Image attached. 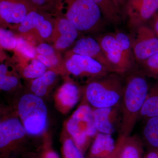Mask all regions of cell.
I'll list each match as a JSON object with an SVG mask.
<instances>
[{
  "instance_id": "603a6c76",
  "label": "cell",
  "mask_w": 158,
  "mask_h": 158,
  "mask_svg": "<svg viewBox=\"0 0 158 158\" xmlns=\"http://www.w3.org/2000/svg\"><path fill=\"white\" fill-rule=\"evenodd\" d=\"M143 133L148 143L154 148H158V116L146 120Z\"/></svg>"
},
{
  "instance_id": "2e32d148",
  "label": "cell",
  "mask_w": 158,
  "mask_h": 158,
  "mask_svg": "<svg viewBox=\"0 0 158 158\" xmlns=\"http://www.w3.org/2000/svg\"><path fill=\"white\" fill-rule=\"evenodd\" d=\"M116 146L112 135L100 133L91 146L90 155L96 158H113Z\"/></svg>"
},
{
  "instance_id": "9c48e42d",
  "label": "cell",
  "mask_w": 158,
  "mask_h": 158,
  "mask_svg": "<svg viewBox=\"0 0 158 158\" xmlns=\"http://www.w3.org/2000/svg\"><path fill=\"white\" fill-rule=\"evenodd\" d=\"M35 9L29 0H1V25L14 29L22 22L30 11Z\"/></svg>"
},
{
  "instance_id": "5b68a950",
  "label": "cell",
  "mask_w": 158,
  "mask_h": 158,
  "mask_svg": "<svg viewBox=\"0 0 158 158\" xmlns=\"http://www.w3.org/2000/svg\"><path fill=\"white\" fill-rule=\"evenodd\" d=\"M18 110L26 132L32 135H38L45 130L48 111L41 98L33 93L21 97Z\"/></svg>"
},
{
  "instance_id": "e0dca14e",
  "label": "cell",
  "mask_w": 158,
  "mask_h": 158,
  "mask_svg": "<svg viewBox=\"0 0 158 158\" xmlns=\"http://www.w3.org/2000/svg\"><path fill=\"white\" fill-rule=\"evenodd\" d=\"M141 142L136 136H119L116 144V158H141Z\"/></svg>"
},
{
  "instance_id": "ffe728a7",
  "label": "cell",
  "mask_w": 158,
  "mask_h": 158,
  "mask_svg": "<svg viewBox=\"0 0 158 158\" xmlns=\"http://www.w3.org/2000/svg\"><path fill=\"white\" fill-rule=\"evenodd\" d=\"M56 74L52 70H47L41 76L34 79L31 83V90L33 94L41 97L45 95L49 88L56 79Z\"/></svg>"
},
{
  "instance_id": "8992f818",
  "label": "cell",
  "mask_w": 158,
  "mask_h": 158,
  "mask_svg": "<svg viewBox=\"0 0 158 158\" xmlns=\"http://www.w3.org/2000/svg\"><path fill=\"white\" fill-rule=\"evenodd\" d=\"M67 129L77 147L81 151L84 149L88 139L97 131L93 110L88 105H81L75 111L67 123Z\"/></svg>"
},
{
  "instance_id": "277c9868",
  "label": "cell",
  "mask_w": 158,
  "mask_h": 158,
  "mask_svg": "<svg viewBox=\"0 0 158 158\" xmlns=\"http://www.w3.org/2000/svg\"><path fill=\"white\" fill-rule=\"evenodd\" d=\"M63 4L64 16L79 32H90L98 27L102 14L91 0H63Z\"/></svg>"
},
{
  "instance_id": "d6986e66",
  "label": "cell",
  "mask_w": 158,
  "mask_h": 158,
  "mask_svg": "<svg viewBox=\"0 0 158 158\" xmlns=\"http://www.w3.org/2000/svg\"><path fill=\"white\" fill-rule=\"evenodd\" d=\"M156 116H158V80L149 89L139 119L141 118L147 120Z\"/></svg>"
},
{
  "instance_id": "4316f807",
  "label": "cell",
  "mask_w": 158,
  "mask_h": 158,
  "mask_svg": "<svg viewBox=\"0 0 158 158\" xmlns=\"http://www.w3.org/2000/svg\"><path fill=\"white\" fill-rule=\"evenodd\" d=\"M144 73L158 80V52L142 62Z\"/></svg>"
},
{
  "instance_id": "52a82bcc",
  "label": "cell",
  "mask_w": 158,
  "mask_h": 158,
  "mask_svg": "<svg viewBox=\"0 0 158 158\" xmlns=\"http://www.w3.org/2000/svg\"><path fill=\"white\" fill-rule=\"evenodd\" d=\"M52 15L34 9L29 12L22 22L14 30L21 37L31 36L37 40L51 41L55 23V18Z\"/></svg>"
},
{
  "instance_id": "83f0119b",
  "label": "cell",
  "mask_w": 158,
  "mask_h": 158,
  "mask_svg": "<svg viewBox=\"0 0 158 158\" xmlns=\"http://www.w3.org/2000/svg\"><path fill=\"white\" fill-rule=\"evenodd\" d=\"M65 158H84L81 151L71 139H66L63 146Z\"/></svg>"
},
{
  "instance_id": "30bf717a",
  "label": "cell",
  "mask_w": 158,
  "mask_h": 158,
  "mask_svg": "<svg viewBox=\"0 0 158 158\" xmlns=\"http://www.w3.org/2000/svg\"><path fill=\"white\" fill-rule=\"evenodd\" d=\"M158 10V0H126L125 14L131 28H137L153 17Z\"/></svg>"
},
{
  "instance_id": "836d02e7",
  "label": "cell",
  "mask_w": 158,
  "mask_h": 158,
  "mask_svg": "<svg viewBox=\"0 0 158 158\" xmlns=\"http://www.w3.org/2000/svg\"><path fill=\"white\" fill-rule=\"evenodd\" d=\"M45 158H59V157L56 153L49 152L46 154Z\"/></svg>"
},
{
  "instance_id": "7402d4cb",
  "label": "cell",
  "mask_w": 158,
  "mask_h": 158,
  "mask_svg": "<svg viewBox=\"0 0 158 158\" xmlns=\"http://www.w3.org/2000/svg\"><path fill=\"white\" fill-rule=\"evenodd\" d=\"M39 11L56 16L61 14L64 4L63 0H29Z\"/></svg>"
},
{
  "instance_id": "cb8c5ba5",
  "label": "cell",
  "mask_w": 158,
  "mask_h": 158,
  "mask_svg": "<svg viewBox=\"0 0 158 158\" xmlns=\"http://www.w3.org/2000/svg\"><path fill=\"white\" fill-rule=\"evenodd\" d=\"M47 68L43 63L35 58L23 69V75L26 78L34 80L45 73Z\"/></svg>"
},
{
  "instance_id": "484cf974",
  "label": "cell",
  "mask_w": 158,
  "mask_h": 158,
  "mask_svg": "<svg viewBox=\"0 0 158 158\" xmlns=\"http://www.w3.org/2000/svg\"><path fill=\"white\" fill-rule=\"evenodd\" d=\"M18 35L11 30L1 27L0 28V44L5 49L15 50L17 44Z\"/></svg>"
},
{
  "instance_id": "8fae6325",
  "label": "cell",
  "mask_w": 158,
  "mask_h": 158,
  "mask_svg": "<svg viewBox=\"0 0 158 158\" xmlns=\"http://www.w3.org/2000/svg\"><path fill=\"white\" fill-rule=\"evenodd\" d=\"M137 31L132 49L135 59L142 62L158 52V37L148 26H141Z\"/></svg>"
},
{
  "instance_id": "3957f363",
  "label": "cell",
  "mask_w": 158,
  "mask_h": 158,
  "mask_svg": "<svg viewBox=\"0 0 158 158\" xmlns=\"http://www.w3.org/2000/svg\"><path fill=\"white\" fill-rule=\"evenodd\" d=\"M96 40L118 73L122 74L129 70L132 65V49L127 35L116 32L102 35Z\"/></svg>"
},
{
  "instance_id": "ba28073f",
  "label": "cell",
  "mask_w": 158,
  "mask_h": 158,
  "mask_svg": "<svg viewBox=\"0 0 158 158\" xmlns=\"http://www.w3.org/2000/svg\"><path fill=\"white\" fill-rule=\"evenodd\" d=\"M65 67L69 73L75 77L95 79L110 73L100 63L92 58L75 54H68Z\"/></svg>"
},
{
  "instance_id": "44dd1931",
  "label": "cell",
  "mask_w": 158,
  "mask_h": 158,
  "mask_svg": "<svg viewBox=\"0 0 158 158\" xmlns=\"http://www.w3.org/2000/svg\"><path fill=\"white\" fill-rule=\"evenodd\" d=\"M99 7L102 14L110 22L116 24L120 22V11L115 6L113 0H91Z\"/></svg>"
},
{
  "instance_id": "1f68e13d",
  "label": "cell",
  "mask_w": 158,
  "mask_h": 158,
  "mask_svg": "<svg viewBox=\"0 0 158 158\" xmlns=\"http://www.w3.org/2000/svg\"><path fill=\"white\" fill-rule=\"evenodd\" d=\"M152 29L158 37V12H157L152 17Z\"/></svg>"
},
{
  "instance_id": "9a60e30c",
  "label": "cell",
  "mask_w": 158,
  "mask_h": 158,
  "mask_svg": "<svg viewBox=\"0 0 158 158\" xmlns=\"http://www.w3.org/2000/svg\"><path fill=\"white\" fill-rule=\"evenodd\" d=\"M26 131L23 123L15 118H10L0 124V148L4 149L13 141L22 138Z\"/></svg>"
},
{
  "instance_id": "5bb4252c",
  "label": "cell",
  "mask_w": 158,
  "mask_h": 158,
  "mask_svg": "<svg viewBox=\"0 0 158 158\" xmlns=\"http://www.w3.org/2000/svg\"><path fill=\"white\" fill-rule=\"evenodd\" d=\"M94 123L98 131L112 135L121 123L120 105L116 106L98 108L93 110Z\"/></svg>"
},
{
  "instance_id": "ac0fdd59",
  "label": "cell",
  "mask_w": 158,
  "mask_h": 158,
  "mask_svg": "<svg viewBox=\"0 0 158 158\" xmlns=\"http://www.w3.org/2000/svg\"><path fill=\"white\" fill-rule=\"evenodd\" d=\"M79 96L78 87L71 82H67L62 85L57 94L58 102L65 109L73 107L78 101Z\"/></svg>"
},
{
  "instance_id": "4dcf8cb0",
  "label": "cell",
  "mask_w": 158,
  "mask_h": 158,
  "mask_svg": "<svg viewBox=\"0 0 158 158\" xmlns=\"http://www.w3.org/2000/svg\"><path fill=\"white\" fill-rule=\"evenodd\" d=\"M36 58L39 60L40 62L43 63L46 66L47 68L52 69V65L50 61L47 57L45 56H42V55L37 54Z\"/></svg>"
},
{
  "instance_id": "f1b7e54d",
  "label": "cell",
  "mask_w": 158,
  "mask_h": 158,
  "mask_svg": "<svg viewBox=\"0 0 158 158\" xmlns=\"http://www.w3.org/2000/svg\"><path fill=\"white\" fill-rule=\"evenodd\" d=\"M19 84V80L15 76L9 75V70L5 75L0 76V88L8 91L15 88Z\"/></svg>"
},
{
  "instance_id": "e575fe53",
  "label": "cell",
  "mask_w": 158,
  "mask_h": 158,
  "mask_svg": "<svg viewBox=\"0 0 158 158\" xmlns=\"http://www.w3.org/2000/svg\"><path fill=\"white\" fill-rule=\"evenodd\" d=\"M147 158H158L157 154L154 152H150L148 155Z\"/></svg>"
},
{
  "instance_id": "7c38bea8",
  "label": "cell",
  "mask_w": 158,
  "mask_h": 158,
  "mask_svg": "<svg viewBox=\"0 0 158 158\" xmlns=\"http://www.w3.org/2000/svg\"><path fill=\"white\" fill-rule=\"evenodd\" d=\"M55 17L51 41L56 50H65L75 43L79 32L64 15L60 14Z\"/></svg>"
},
{
  "instance_id": "7a4b0ae2",
  "label": "cell",
  "mask_w": 158,
  "mask_h": 158,
  "mask_svg": "<svg viewBox=\"0 0 158 158\" xmlns=\"http://www.w3.org/2000/svg\"><path fill=\"white\" fill-rule=\"evenodd\" d=\"M121 74L110 73L90 81L85 90L88 102L95 109L119 106L125 83Z\"/></svg>"
},
{
  "instance_id": "d6a6232c",
  "label": "cell",
  "mask_w": 158,
  "mask_h": 158,
  "mask_svg": "<svg viewBox=\"0 0 158 158\" xmlns=\"http://www.w3.org/2000/svg\"><path fill=\"white\" fill-rule=\"evenodd\" d=\"M126 0H113L115 6L119 10L120 6L124 5Z\"/></svg>"
},
{
  "instance_id": "6da1fadb",
  "label": "cell",
  "mask_w": 158,
  "mask_h": 158,
  "mask_svg": "<svg viewBox=\"0 0 158 158\" xmlns=\"http://www.w3.org/2000/svg\"><path fill=\"white\" fill-rule=\"evenodd\" d=\"M149 89L144 73H135L128 77L120 103L121 119L119 136L131 135L139 119Z\"/></svg>"
},
{
  "instance_id": "4fadbf2b",
  "label": "cell",
  "mask_w": 158,
  "mask_h": 158,
  "mask_svg": "<svg viewBox=\"0 0 158 158\" xmlns=\"http://www.w3.org/2000/svg\"><path fill=\"white\" fill-rule=\"evenodd\" d=\"M69 54L90 57L100 63L110 73H118L116 69L107 59L98 41L92 37H82L77 40Z\"/></svg>"
},
{
  "instance_id": "d4e9b609",
  "label": "cell",
  "mask_w": 158,
  "mask_h": 158,
  "mask_svg": "<svg viewBox=\"0 0 158 158\" xmlns=\"http://www.w3.org/2000/svg\"><path fill=\"white\" fill-rule=\"evenodd\" d=\"M15 50L26 59H34L37 54L36 47L28 40L19 35H18L17 44Z\"/></svg>"
},
{
  "instance_id": "f546056e",
  "label": "cell",
  "mask_w": 158,
  "mask_h": 158,
  "mask_svg": "<svg viewBox=\"0 0 158 158\" xmlns=\"http://www.w3.org/2000/svg\"><path fill=\"white\" fill-rule=\"evenodd\" d=\"M36 51L37 54L42 55L47 57L49 59L58 55L53 46L46 43L41 42L36 47Z\"/></svg>"
}]
</instances>
